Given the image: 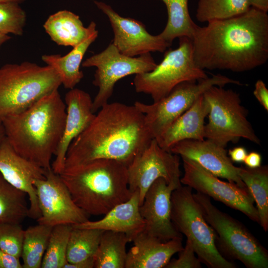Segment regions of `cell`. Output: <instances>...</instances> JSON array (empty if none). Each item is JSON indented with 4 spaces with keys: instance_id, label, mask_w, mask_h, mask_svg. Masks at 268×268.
<instances>
[{
    "instance_id": "1",
    "label": "cell",
    "mask_w": 268,
    "mask_h": 268,
    "mask_svg": "<svg viewBox=\"0 0 268 268\" xmlns=\"http://www.w3.org/2000/svg\"><path fill=\"white\" fill-rule=\"evenodd\" d=\"M197 25L191 39L201 69L248 71L268 59V15L251 7L231 18Z\"/></svg>"
},
{
    "instance_id": "2",
    "label": "cell",
    "mask_w": 268,
    "mask_h": 268,
    "mask_svg": "<svg viewBox=\"0 0 268 268\" xmlns=\"http://www.w3.org/2000/svg\"><path fill=\"white\" fill-rule=\"evenodd\" d=\"M152 139L144 115L134 105L108 103L70 144L64 169L99 159L128 167Z\"/></svg>"
},
{
    "instance_id": "3",
    "label": "cell",
    "mask_w": 268,
    "mask_h": 268,
    "mask_svg": "<svg viewBox=\"0 0 268 268\" xmlns=\"http://www.w3.org/2000/svg\"><path fill=\"white\" fill-rule=\"evenodd\" d=\"M66 115V105L57 89L25 111L6 117L1 125L18 154L47 170L61 139Z\"/></svg>"
},
{
    "instance_id": "4",
    "label": "cell",
    "mask_w": 268,
    "mask_h": 268,
    "mask_svg": "<svg viewBox=\"0 0 268 268\" xmlns=\"http://www.w3.org/2000/svg\"><path fill=\"white\" fill-rule=\"evenodd\" d=\"M59 175L74 203L88 215H104L133 194L127 167L116 160H94L65 168Z\"/></svg>"
},
{
    "instance_id": "5",
    "label": "cell",
    "mask_w": 268,
    "mask_h": 268,
    "mask_svg": "<svg viewBox=\"0 0 268 268\" xmlns=\"http://www.w3.org/2000/svg\"><path fill=\"white\" fill-rule=\"evenodd\" d=\"M62 82L51 67L30 62L0 67V124L6 117L27 109Z\"/></svg>"
},
{
    "instance_id": "6",
    "label": "cell",
    "mask_w": 268,
    "mask_h": 268,
    "mask_svg": "<svg viewBox=\"0 0 268 268\" xmlns=\"http://www.w3.org/2000/svg\"><path fill=\"white\" fill-rule=\"evenodd\" d=\"M193 197L216 233V247L223 257L239 261L248 268H268L267 250L245 225L218 209L208 196L197 192Z\"/></svg>"
},
{
    "instance_id": "7",
    "label": "cell",
    "mask_w": 268,
    "mask_h": 268,
    "mask_svg": "<svg viewBox=\"0 0 268 268\" xmlns=\"http://www.w3.org/2000/svg\"><path fill=\"white\" fill-rule=\"evenodd\" d=\"M172 222L176 229L192 244L201 263L209 268H235L223 257L216 245V233L205 219L192 189L182 185L171 197Z\"/></svg>"
},
{
    "instance_id": "8",
    "label": "cell",
    "mask_w": 268,
    "mask_h": 268,
    "mask_svg": "<svg viewBox=\"0 0 268 268\" xmlns=\"http://www.w3.org/2000/svg\"><path fill=\"white\" fill-rule=\"evenodd\" d=\"M203 96L209 107L204 138L223 147L241 138L260 144L237 92L214 85L205 91Z\"/></svg>"
},
{
    "instance_id": "9",
    "label": "cell",
    "mask_w": 268,
    "mask_h": 268,
    "mask_svg": "<svg viewBox=\"0 0 268 268\" xmlns=\"http://www.w3.org/2000/svg\"><path fill=\"white\" fill-rule=\"evenodd\" d=\"M179 39V47L166 51L162 61L153 70L135 75L133 83L137 92L149 94L156 102L181 82L208 77L194 61L192 40L187 37Z\"/></svg>"
},
{
    "instance_id": "10",
    "label": "cell",
    "mask_w": 268,
    "mask_h": 268,
    "mask_svg": "<svg viewBox=\"0 0 268 268\" xmlns=\"http://www.w3.org/2000/svg\"><path fill=\"white\" fill-rule=\"evenodd\" d=\"M242 85L238 80L220 74L198 81H187L176 85L165 97L152 104L136 101L134 105L144 116L152 139L157 140L195 100L209 87L226 84Z\"/></svg>"
},
{
    "instance_id": "11",
    "label": "cell",
    "mask_w": 268,
    "mask_h": 268,
    "mask_svg": "<svg viewBox=\"0 0 268 268\" xmlns=\"http://www.w3.org/2000/svg\"><path fill=\"white\" fill-rule=\"evenodd\" d=\"M81 66L96 67L92 82L99 88L93 101L92 110L95 113L108 103L118 80L128 75L151 71L157 64L150 53L138 57H129L121 54L111 43L101 52L84 60Z\"/></svg>"
},
{
    "instance_id": "12",
    "label": "cell",
    "mask_w": 268,
    "mask_h": 268,
    "mask_svg": "<svg viewBox=\"0 0 268 268\" xmlns=\"http://www.w3.org/2000/svg\"><path fill=\"white\" fill-rule=\"evenodd\" d=\"M182 159L184 173L180 179L181 184L240 211L252 221L260 223L254 200L248 188L221 181L196 162L186 158Z\"/></svg>"
},
{
    "instance_id": "13",
    "label": "cell",
    "mask_w": 268,
    "mask_h": 268,
    "mask_svg": "<svg viewBox=\"0 0 268 268\" xmlns=\"http://www.w3.org/2000/svg\"><path fill=\"white\" fill-rule=\"evenodd\" d=\"M128 186L133 193L138 192L140 205L147 190L158 178L167 184L182 185L179 155L161 148L153 139L127 167Z\"/></svg>"
},
{
    "instance_id": "14",
    "label": "cell",
    "mask_w": 268,
    "mask_h": 268,
    "mask_svg": "<svg viewBox=\"0 0 268 268\" xmlns=\"http://www.w3.org/2000/svg\"><path fill=\"white\" fill-rule=\"evenodd\" d=\"M34 186L41 214L37 219L39 224L73 225L88 220L89 215L74 203L60 175L52 167L46 170L45 178L35 180Z\"/></svg>"
},
{
    "instance_id": "15",
    "label": "cell",
    "mask_w": 268,
    "mask_h": 268,
    "mask_svg": "<svg viewBox=\"0 0 268 268\" xmlns=\"http://www.w3.org/2000/svg\"><path fill=\"white\" fill-rule=\"evenodd\" d=\"M94 3L108 17L114 32L112 43L121 54L134 57L150 52H164L171 45L159 34L148 33L141 22L121 16L104 2L94 0Z\"/></svg>"
},
{
    "instance_id": "16",
    "label": "cell",
    "mask_w": 268,
    "mask_h": 268,
    "mask_svg": "<svg viewBox=\"0 0 268 268\" xmlns=\"http://www.w3.org/2000/svg\"><path fill=\"white\" fill-rule=\"evenodd\" d=\"M180 186L168 184L163 178H158L147 190L139 206L140 214L145 222L144 231L163 241L182 238L171 218V194Z\"/></svg>"
},
{
    "instance_id": "17",
    "label": "cell",
    "mask_w": 268,
    "mask_h": 268,
    "mask_svg": "<svg viewBox=\"0 0 268 268\" xmlns=\"http://www.w3.org/2000/svg\"><path fill=\"white\" fill-rule=\"evenodd\" d=\"M169 151L196 162L217 177L247 188L239 175V167L234 165L225 147L208 139L182 140L173 145Z\"/></svg>"
},
{
    "instance_id": "18",
    "label": "cell",
    "mask_w": 268,
    "mask_h": 268,
    "mask_svg": "<svg viewBox=\"0 0 268 268\" xmlns=\"http://www.w3.org/2000/svg\"><path fill=\"white\" fill-rule=\"evenodd\" d=\"M0 173L8 183L26 193L28 217L37 220L41 214L34 182L45 178L46 170L20 156L5 137L0 144Z\"/></svg>"
},
{
    "instance_id": "19",
    "label": "cell",
    "mask_w": 268,
    "mask_h": 268,
    "mask_svg": "<svg viewBox=\"0 0 268 268\" xmlns=\"http://www.w3.org/2000/svg\"><path fill=\"white\" fill-rule=\"evenodd\" d=\"M67 115L63 134L51 164L53 171L60 174L64 169L68 148L73 140L83 132L94 119L93 100L89 93L73 88L66 94Z\"/></svg>"
},
{
    "instance_id": "20",
    "label": "cell",
    "mask_w": 268,
    "mask_h": 268,
    "mask_svg": "<svg viewBox=\"0 0 268 268\" xmlns=\"http://www.w3.org/2000/svg\"><path fill=\"white\" fill-rule=\"evenodd\" d=\"M127 252L125 268H165L172 256L183 248L182 238L163 241L144 230L133 240Z\"/></svg>"
},
{
    "instance_id": "21",
    "label": "cell",
    "mask_w": 268,
    "mask_h": 268,
    "mask_svg": "<svg viewBox=\"0 0 268 268\" xmlns=\"http://www.w3.org/2000/svg\"><path fill=\"white\" fill-rule=\"evenodd\" d=\"M139 206V193L135 191L129 200L114 206L102 219L93 221L88 220L72 226L123 233L133 241L145 227Z\"/></svg>"
},
{
    "instance_id": "22",
    "label": "cell",
    "mask_w": 268,
    "mask_h": 268,
    "mask_svg": "<svg viewBox=\"0 0 268 268\" xmlns=\"http://www.w3.org/2000/svg\"><path fill=\"white\" fill-rule=\"evenodd\" d=\"M209 110L202 94L156 140L159 146L169 151L173 145L180 141L204 139V120Z\"/></svg>"
},
{
    "instance_id": "23",
    "label": "cell",
    "mask_w": 268,
    "mask_h": 268,
    "mask_svg": "<svg viewBox=\"0 0 268 268\" xmlns=\"http://www.w3.org/2000/svg\"><path fill=\"white\" fill-rule=\"evenodd\" d=\"M89 25L90 31L87 38L73 47L71 51L66 55L54 54L42 56V60L46 65L51 67L57 72L62 84L65 88H74L83 77V73L80 69L82 59L87 49L98 35L95 22H90Z\"/></svg>"
},
{
    "instance_id": "24",
    "label": "cell",
    "mask_w": 268,
    "mask_h": 268,
    "mask_svg": "<svg viewBox=\"0 0 268 268\" xmlns=\"http://www.w3.org/2000/svg\"><path fill=\"white\" fill-rule=\"evenodd\" d=\"M43 27L57 45L75 47L88 36L90 26H84L79 16L67 10H60L49 16Z\"/></svg>"
},
{
    "instance_id": "25",
    "label": "cell",
    "mask_w": 268,
    "mask_h": 268,
    "mask_svg": "<svg viewBox=\"0 0 268 268\" xmlns=\"http://www.w3.org/2000/svg\"><path fill=\"white\" fill-rule=\"evenodd\" d=\"M130 242L123 233L105 231L93 257L94 268H125L126 246Z\"/></svg>"
},
{
    "instance_id": "26",
    "label": "cell",
    "mask_w": 268,
    "mask_h": 268,
    "mask_svg": "<svg viewBox=\"0 0 268 268\" xmlns=\"http://www.w3.org/2000/svg\"><path fill=\"white\" fill-rule=\"evenodd\" d=\"M239 175L256 202L260 224L268 230V166L256 168L239 167Z\"/></svg>"
},
{
    "instance_id": "27",
    "label": "cell",
    "mask_w": 268,
    "mask_h": 268,
    "mask_svg": "<svg viewBox=\"0 0 268 268\" xmlns=\"http://www.w3.org/2000/svg\"><path fill=\"white\" fill-rule=\"evenodd\" d=\"M165 5L168 13L166 25L159 35L166 42L182 37L192 38L197 25L192 20L188 8L189 0H160Z\"/></svg>"
},
{
    "instance_id": "28",
    "label": "cell",
    "mask_w": 268,
    "mask_h": 268,
    "mask_svg": "<svg viewBox=\"0 0 268 268\" xmlns=\"http://www.w3.org/2000/svg\"><path fill=\"white\" fill-rule=\"evenodd\" d=\"M24 191L8 183L0 173V224H21L29 216Z\"/></svg>"
},
{
    "instance_id": "29",
    "label": "cell",
    "mask_w": 268,
    "mask_h": 268,
    "mask_svg": "<svg viewBox=\"0 0 268 268\" xmlns=\"http://www.w3.org/2000/svg\"><path fill=\"white\" fill-rule=\"evenodd\" d=\"M72 227L67 248V262L76 263L93 259L105 231Z\"/></svg>"
},
{
    "instance_id": "30",
    "label": "cell",
    "mask_w": 268,
    "mask_h": 268,
    "mask_svg": "<svg viewBox=\"0 0 268 268\" xmlns=\"http://www.w3.org/2000/svg\"><path fill=\"white\" fill-rule=\"evenodd\" d=\"M53 227L39 224L24 230L21 258L23 268H40Z\"/></svg>"
},
{
    "instance_id": "31",
    "label": "cell",
    "mask_w": 268,
    "mask_h": 268,
    "mask_svg": "<svg viewBox=\"0 0 268 268\" xmlns=\"http://www.w3.org/2000/svg\"><path fill=\"white\" fill-rule=\"evenodd\" d=\"M251 7L249 0H199L196 18L207 23L239 15Z\"/></svg>"
},
{
    "instance_id": "32",
    "label": "cell",
    "mask_w": 268,
    "mask_h": 268,
    "mask_svg": "<svg viewBox=\"0 0 268 268\" xmlns=\"http://www.w3.org/2000/svg\"><path fill=\"white\" fill-rule=\"evenodd\" d=\"M72 227L69 224H59L53 227L41 268H64L67 262V248Z\"/></svg>"
},
{
    "instance_id": "33",
    "label": "cell",
    "mask_w": 268,
    "mask_h": 268,
    "mask_svg": "<svg viewBox=\"0 0 268 268\" xmlns=\"http://www.w3.org/2000/svg\"><path fill=\"white\" fill-rule=\"evenodd\" d=\"M13 1L0 2V33L22 36L26 21V14Z\"/></svg>"
},
{
    "instance_id": "34",
    "label": "cell",
    "mask_w": 268,
    "mask_h": 268,
    "mask_svg": "<svg viewBox=\"0 0 268 268\" xmlns=\"http://www.w3.org/2000/svg\"><path fill=\"white\" fill-rule=\"evenodd\" d=\"M24 233L21 224H0V249L20 258Z\"/></svg>"
},
{
    "instance_id": "35",
    "label": "cell",
    "mask_w": 268,
    "mask_h": 268,
    "mask_svg": "<svg viewBox=\"0 0 268 268\" xmlns=\"http://www.w3.org/2000/svg\"><path fill=\"white\" fill-rule=\"evenodd\" d=\"M195 254L191 243L187 239L185 247L179 252L178 259H171L165 268H201V262Z\"/></svg>"
},
{
    "instance_id": "36",
    "label": "cell",
    "mask_w": 268,
    "mask_h": 268,
    "mask_svg": "<svg viewBox=\"0 0 268 268\" xmlns=\"http://www.w3.org/2000/svg\"><path fill=\"white\" fill-rule=\"evenodd\" d=\"M253 94L264 109L268 111V89L262 80H258L255 85Z\"/></svg>"
},
{
    "instance_id": "37",
    "label": "cell",
    "mask_w": 268,
    "mask_h": 268,
    "mask_svg": "<svg viewBox=\"0 0 268 268\" xmlns=\"http://www.w3.org/2000/svg\"><path fill=\"white\" fill-rule=\"evenodd\" d=\"M19 259L0 249V268H23Z\"/></svg>"
},
{
    "instance_id": "38",
    "label": "cell",
    "mask_w": 268,
    "mask_h": 268,
    "mask_svg": "<svg viewBox=\"0 0 268 268\" xmlns=\"http://www.w3.org/2000/svg\"><path fill=\"white\" fill-rule=\"evenodd\" d=\"M248 154L247 150L243 146L235 147L229 150L228 154L232 162L242 163Z\"/></svg>"
},
{
    "instance_id": "39",
    "label": "cell",
    "mask_w": 268,
    "mask_h": 268,
    "mask_svg": "<svg viewBox=\"0 0 268 268\" xmlns=\"http://www.w3.org/2000/svg\"><path fill=\"white\" fill-rule=\"evenodd\" d=\"M262 157L260 153L252 151L248 153L244 163L247 167L250 168H256L261 166Z\"/></svg>"
},
{
    "instance_id": "40",
    "label": "cell",
    "mask_w": 268,
    "mask_h": 268,
    "mask_svg": "<svg viewBox=\"0 0 268 268\" xmlns=\"http://www.w3.org/2000/svg\"><path fill=\"white\" fill-rule=\"evenodd\" d=\"M94 260L93 259L76 263H69L67 262L63 268H94Z\"/></svg>"
},
{
    "instance_id": "41",
    "label": "cell",
    "mask_w": 268,
    "mask_h": 268,
    "mask_svg": "<svg viewBox=\"0 0 268 268\" xmlns=\"http://www.w3.org/2000/svg\"><path fill=\"white\" fill-rule=\"evenodd\" d=\"M251 7L267 12L268 11V0H249Z\"/></svg>"
},
{
    "instance_id": "42",
    "label": "cell",
    "mask_w": 268,
    "mask_h": 268,
    "mask_svg": "<svg viewBox=\"0 0 268 268\" xmlns=\"http://www.w3.org/2000/svg\"><path fill=\"white\" fill-rule=\"evenodd\" d=\"M10 38L8 35L0 33V48L3 43L9 40Z\"/></svg>"
},
{
    "instance_id": "43",
    "label": "cell",
    "mask_w": 268,
    "mask_h": 268,
    "mask_svg": "<svg viewBox=\"0 0 268 268\" xmlns=\"http://www.w3.org/2000/svg\"><path fill=\"white\" fill-rule=\"evenodd\" d=\"M5 137V135L3 127L1 124H0V144Z\"/></svg>"
},
{
    "instance_id": "44",
    "label": "cell",
    "mask_w": 268,
    "mask_h": 268,
    "mask_svg": "<svg viewBox=\"0 0 268 268\" xmlns=\"http://www.w3.org/2000/svg\"><path fill=\"white\" fill-rule=\"evenodd\" d=\"M25 0H0V2L13 1L21 3Z\"/></svg>"
}]
</instances>
